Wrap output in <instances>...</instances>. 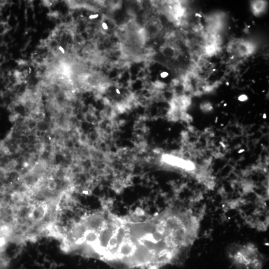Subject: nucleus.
Wrapping results in <instances>:
<instances>
[{"instance_id": "1", "label": "nucleus", "mask_w": 269, "mask_h": 269, "mask_svg": "<svg viewBox=\"0 0 269 269\" xmlns=\"http://www.w3.org/2000/svg\"><path fill=\"white\" fill-rule=\"evenodd\" d=\"M227 254L237 269H262L264 259L258 248L251 243L232 244Z\"/></svg>"}, {"instance_id": "2", "label": "nucleus", "mask_w": 269, "mask_h": 269, "mask_svg": "<svg viewBox=\"0 0 269 269\" xmlns=\"http://www.w3.org/2000/svg\"><path fill=\"white\" fill-rule=\"evenodd\" d=\"M264 7V2L262 1H256L253 4V8L256 13H259L263 11Z\"/></svg>"}, {"instance_id": "3", "label": "nucleus", "mask_w": 269, "mask_h": 269, "mask_svg": "<svg viewBox=\"0 0 269 269\" xmlns=\"http://www.w3.org/2000/svg\"><path fill=\"white\" fill-rule=\"evenodd\" d=\"M201 108L204 111H209L211 110L212 106L209 103H204L201 105Z\"/></svg>"}, {"instance_id": "4", "label": "nucleus", "mask_w": 269, "mask_h": 269, "mask_svg": "<svg viewBox=\"0 0 269 269\" xmlns=\"http://www.w3.org/2000/svg\"><path fill=\"white\" fill-rule=\"evenodd\" d=\"M238 99L240 101H245L248 99V97L245 95H242L239 97Z\"/></svg>"}, {"instance_id": "5", "label": "nucleus", "mask_w": 269, "mask_h": 269, "mask_svg": "<svg viewBox=\"0 0 269 269\" xmlns=\"http://www.w3.org/2000/svg\"><path fill=\"white\" fill-rule=\"evenodd\" d=\"M168 76V73L167 72H162L160 73V77L162 78H165Z\"/></svg>"}, {"instance_id": "6", "label": "nucleus", "mask_w": 269, "mask_h": 269, "mask_svg": "<svg viewBox=\"0 0 269 269\" xmlns=\"http://www.w3.org/2000/svg\"><path fill=\"white\" fill-rule=\"evenodd\" d=\"M102 27L103 29L107 30L108 29V25L107 23L103 22L102 23Z\"/></svg>"}, {"instance_id": "7", "label": "nucleus", "mask_w": 269, "mask_h": 269, "mask_svg": "<svg viewBox=\"0 0 269 269\" xmlns=\"http://www.w3.org/2000/svg\"><path fill=\"white\" fill-rule=\"evenodd\" d=\"M99 16L98 14H91L89 15V18L91 19H96Z\"/></svg>"}, {"instance_id": "8", "label": "nucleus", "mask_w": 269, "mask_h": 269, "mask_svg": "<svg viewBox=\"0 0 269 269\" xmlns=\"http://www.w3.org/2000/svg\"><path fill=\"white\" fill-rule=\"evenodd\" d=\"M58 49L61 52V53H62V54H64L65 53V50L64 48L62 46H59L58 47Z\"/></svg>"}, {"instance_id": "9", "label": "nucleus", "mask_w": 269, "mask_h": 269, "mask_svg": "<svg viewBox=\"0 0 269 269\" xmlns=\"http://www.w3.org/2000/svg\"><path fill=\"white\" fill-rule=\"evenodd\" d=\"M116 92L118 94H121V92H120L119 89H116Z\"/></svg>"}]
</instances>
